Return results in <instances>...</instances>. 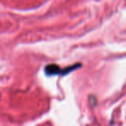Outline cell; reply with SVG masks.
I'll list each match as a JSON object with an SVG mask.
<instances>
[{"label":"cell","instance_id":"obj_1","mask_svg":"<svg viewBox=\"0 0 126 126\" xmlns=\"http://www.w3.org/2000/svg\"><path fill=\"white\" fill-rule=\"evenodd\" d=\"M80 67V64H75L72 67H67L66 68H60L55 64H50L45 67V74L47 75H65L71 71L75 70L77 67Z\"/></svg>","mask_w":126,"mask_h":126}]
</instances>
